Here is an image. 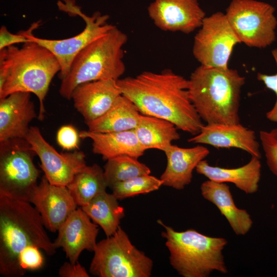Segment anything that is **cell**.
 Returning <instances> with one entry per match:
<instances>
[{
	"mask_svg": "<svg viewBox=\"0 0 277 277\" xmlns=\"http://www.w3.org/2000/svg\"><path fill=\"white\" fill-rule=\"evenodd\" d=\"M25 139L38 156L40 167L51 184L67 187L86 166V156L83 151L58 152L45 140L36 126L30 127Z\"/></svg>",
	"mask_w": 277,
	"mask_h": 277,
	"instance_id": "12",
	"label": "cell"
},
{
	"mask_svg": "<svg viewBox=\"0 0 277 277\" xmlns=\"http://www.w3.org/2000/svg\"><path fill=\"white\" fill-rule=\"evenodd\" d=\"M164 152L167 165L160 177L163 185L182 190L191 182L193 170L210 151L207 148L199 145L183 148L172 144Z\"/></svg>",
	"mask_w": 277,
	"mask_h": 277,
	"instance_id": "19",
	"label": "cell"
},
{
	"mask_svg": "<svg viewBox=\"0 0 277 277\" xmlns=\"http://www.w3.org/2000/svg\"><path fill=\"white\" fill-rule=\"evenodd\" d=\"M163 185L161 179L149 174L141 175L117 183L110 188L112 193L120 200L140 194H146L158 190Z\"/></svg>",
	"mask_w": 277,
	"mask_h": 277,
	"instance_id": "28",
	"label": "cell"
},
{
	"mask_svg": "<svg viewBox=\"0 0 277 277\" xmlns=\"http://www.w3.org/2000/svg\"><path fill=\"white\" fill-rule=\"evenodd\" d=\"M79 134L71 125L61 127L56 134V141L63 149L71 150L78 148Z\"/></svg>",
	"mask_w": 277,
	"mask_h": 277,
	"instance_id": "32",
	"label": "cell"
},
{
	"mask_svg": "<svg viewBox=\"0 0 277 277\" xmlns=\"http://www.w3.org/2000/svg\"><path fill=\"white\" fill-rule=\"evenodd\" d=\"M147 10L154 24L164 31L190 33L206 17L197 0H154Z\"/></svg>",
	"mask_w": 277,
	"mask_h": 277,
	"instance_id": "13",
	"label": "cell"
},
{
	"mask_svg": "<svg viewBox=\"0 0 277 277\" xmlns=\"http://www.w3.org/2000/svg\"><path fill=\"white\" fill-rule=\"evenodd\" d=\"M39 249L35 246H29L20 254L19 265L26 272L28 270L38 269L43 266L44 258Z\"/></svg>",
	"mask_w": 277,
	"mask_h": 277,
	"instance_id": "30",
	"label": "cell"
},
{
	"mask_svg": "<svg viewBox=\"0 0 277 277\" xmlns=\"http://www.w3.org/2000/svg\"><path fill=\"white\" fill-rule=\"evenodd\" d=\"M29 202L39 212L45 228L52 232L57 231L77 208L67 187L51 184L45 175L31 193Z\"/></svg>",
	"mask_w": 277,
	"mask_h": 277,
	"instance_id": "14",
	"label": "cell"
},
{
	"mask_svg": "<svg viewBox=\"0 0 277 277\" xmlns=\"http://www.w3.org/2000/svg\"><path fill=\"white\" fill-rule=\"evenodd\" d=\"M157 223L169 252L170 264L183 277H208L213 271L226 274L228 269L223 251L228 242L223 238L212 237L190 229L175 231L161 220Z\"/></svg>",
	"mask_w": 277,
	"mask_h": 277,
	"instance_id": "5",
	"label": "cell"
},
{
	"mask_svg": "<svg viewBox=\"0 0 277 277\" xmlns=\"http://www.w3.org/2000/svg\"><path fill=\"white\" fill-rule=\"evenodd\" d=\"M53 242L56 248L61 247L71 263L78 262L84 250L94 251L98 233V225L81 208L75 209L58 230Z\"/></svg>",
	"mask_w": 277,
	"mask_h": 277,
	"instance_id": "15",
	"label": "cell"
},
{
	"mask_svg": "<svg viewBox=\"0 0 277 277\" xmlns=\"http://www.w3.org/2000/svg\"><path fill=\"white\" fill-rule=\"evenodd\" d=\"M117 83L122 94L142 114L167 120L193 135L204 126L190 98L188 80L170 69L144 71L134 77L120 78Z\"/></svg>",
	"mask_w": 277,
	"mask_h": 277,
	"instance_id": "1",
	"label": "cell"
},
{
	"mask_svg": "<svg viewBox=\"0 0 277 277\" xmlns=\"http://www.w3.org/2000/svg\"><path fill=\"white\" fill-rule=\"evenodd\" d=\"M81 138L92 141V152L102 155L104 161L122 155L138 158L145 149L140 142L134 130L114 132H94L81 131Z\"/></svg>",
	"mask_w": 277,
	"mask_h": 277,
	"instance_id": "21",
	"label": "cell"
},
{
	"mask_svg": "<svg viewBox=\"0 0 277 277\" xmlns=\"http://www.w3.org/2000/svg\"><path fill=\"white\" fill-rule=\"evenodd\" d=\"M58 275L61 277H89L84 267L78 262L73 264L65 262L60 268Z\"/></svg>",
	"mask_w": 277,
	"mask_h": 277,
	"instance_id": "34",
	"label": "cell"
},
{
	"mask_svg": "<svg viewBox=\"0 0 277 277\" xmlns=\"http://www.w3.org/2000/svg\"><path fill=\"white\" fill-rule=\"evenodd\" d=\"M137 159L122 155L107 160L104 172L108 187L137 176L150 174L149 168Z\"/></svg>",
	"mask_w": 277,
	"mask_h": 277,
	"instance_id": "27",
	"label": "cell"
},
{
	"mask_svg": "<svg viewBox=\"0 0 277 277\" xmlns=\"http://www.w3.org/2000/svg\"><path fill=\"white\" fill-rule=\"evenodd\" d=\"M36 117L30 93L15 92L0 98V142L25 138L30 123Z\"/></svg>",
	"mask_w": 277,
	"mask_h": 277,
	"instance_id": "18",
	"label": "cell"
},
{
	"mask_svg": "<svg viewBox=\"0 0 277 277\" xmlns=\"http://www.w3.org/2000/svg\"><path fill=\"white\" fill-rule=\"evenodd\" d=\"M239 43L225 13L217 12L204 18L194 36L192 52L201 65L226 69Z\"/></svg>",
	"mask_w": 277,
	"mask_h": 277,
	"instance_id": "11",
	"label": "cell"
},
{
	"mask_svg": "<svg viewBox=\"0 0 277 277\" xmlns=\"http://www.w3.org/2000/svg\"><path fill=\"white\" fill-rule=\"evenodd\" d=\"M35 155L25 138L0 142V195L29 202L38 184L39 171L33 163Z\"/></svg>",
	"mask_w": 277,
	"mask_h": 277,
	"instance_id": "8",
	"label": "cell"
},
{
	"mask_svg": "<svg viewBox=\"0 0 277 277\" xmlns=\"http://www.w3.org/2000/svg\"><path fill=\"white\" fill-rule=\"evenodd\" d=\"M177 129L167 120L142 114L134 130L145 150L156 149L164 152L173 141L180 139Z\"/></svg>",
	"mask_w": 277,
	"mask_h": 277,
	"instance_id": "24",
	"label": "cell"
},
{
	"mask_svg": "<svg viewBox=\"0 0 277 277\" xmlns=\"http://www.w3.org/2000/svg\"><path fill=\"white\" fill-rule=\"evenodd\" d=\"M195 170L208 180L220 183H231L246 194H253L259 189L261 176L260 159L251 156L245 165L233 168L210 165L206 160L201 161Z\"/></svg>",
	"mask_w": 277,
	"mask_h": 277,
	"instance_id": "22",
	"label": "cell"
},
{
	"mask_svg": "<svg viewBox=\"0 0 277 277\" xmlns=\"http://www.w3.org/2000/svg\"><path fill=\"white\" fill-rule=\"evenodd\" d=\"M271 53L277 66V48L273 49ZM257 78L262 82L267 88L272 90L275 94L276 97L275 103L272 109L266 113V116L270 121L277 123V72L273 75L258 73Z\"/></svg>",
	"mask_w": 277,
	"mask_h": 277,
	"instance_id": "31",
	"label": "cell"
},
{
	"mask_svg": "<svg viewBox=\"0 0 277 277\" xmlns=\"http://www.w3.org/2000/svg\"><path fill=\"white\" fill-rule=\"evenodd\" d=\"M245 77L229 67L200 65L188 79L190 98L207 124H239L242 88Z\"/></svg>",
	"mask_w": 277,
	"mask_h": 277,
	"instance_id": "4",
	"label": "cell"
},
{
	"mask_svg": "<svg viewBox=\"0 0 277 277\" xmlns=\"http://www.w3.org/2000/svg\"><path fill=\"white\" fill-rule=\"evenodd\" d=\"M29 202L0 195V274L20 277L26 273L19 257L29 246L51 256L57 249L45 230L41 216Z\"/></svg>",
	"mask_w": 277,
	"mask_h": 277,
	"instance_id": "2",
	"label": "cell"
},
{
	"mask_svg": "<svg viewBox=\"0 0 277 277\" xmlns=\"http://www.w3.org/2000/svg\"><path fill=\"white\" fill-rule=\"evenodd\" d=\"M81 208L93 222L102 228L107 237L116 231L125 216L124 209L120 205L118 199L112 193L106 191L96 196Z\"/></svg>",
	"mask_w": 277,
	"mask_h": 277,
	"instance_id": "25",
	"label": "cell"
},
{
	"mask_svg": "<svg viewBox=\"0 0 277 277\" xmlns=\"http://www.w3.org/2000/svg\"><path fill=\"white\" fill-rule=\"evenodd\" d=\"M74 202L81 207L97 195L106 191L108 186L104 169L98 165L86 166L67 186Z\"/></svg>",
	"mask_w": 277,
	"mask_h": 277,
	"instance_id": "26",
	"label": "cell"
},
{
	"mask_svg": "<svg viewBox=\"0 0 277 277\" xmlns=\"http://www.w3.org/2000/svg\"><path fill=\"white\" fill-rule=\"evenodd\" d=\"M29 40L21 31L17 34H13L9 32L7 27L3 26L0 29V50L15 44L25 43Z\"/></svg>",
	"mask_w": 277,
	"mask_h": 277,
	"instance_id": "33",
	"label": "cell"
},
{
	"mask_svg": "<svg viewBox=\"0 0 277 277\" xmlns=\"http://www.w3.org/2000/svg\"><path fill=\"white\" fill-rule=\"evenodd\" d=\"M259 136L267 165L271 172L277 176V128L269 131L261 130Z\"/></svg>",
	"mask_w": 277,
	"mask_h": 277,
	"instance_id": "29",
	"label": "cell"
},
{
	"mask_svg": "<svg viewBox=\"0 0 277 277\" xmlns=\"http://www.w3.org/2000/svg\"><path fill=\"white\" fill-rule=\"evenodd\" d=\"M141 114L134 104L122 94L104 114L86 124L88 130L94 132L127 131L136 128Z\"/></svg>",
	"mask_w": 277,
	"mask_h": 277,
	"instance_id": "23",
	"label": "cell"
},
{
	"mask_svg": "<svg viewBox=\"0 0 277 277\" xmlns=\"http://www.w3.org/2000/svg\"><path fill=\"white\" fill-rule=\"evenodd\" d=\"M89 272L98 277H149L152 260L133 245L119 226L116 231L97 243Z\"/></svg>",
	"mask_w": 277,
	"mask_h": 277,
	"instance_id": "7",
	"label": "cell"
},
{
	"mask_svg": "<svg viewBox=\"0 0 277 277\" xmlns=\"http://www.w3.org/2000/svg\"><path fill=\"white\" fill-rule=\"evenodd\" d=\"M127 39V35L115 26L84 48L74 59L67 76L61 80V95L70 100L73 91L80 84L120 79L126 70L123 47Z\"/></svg>",
	"mask_w": 277,
	"mask_h": 277,
	"instance_id": "6",
	"label": "cell"
},
{
	"mask_svg": "<svg viewBox=\"0 0 277 277\" xmlns=\"http://www.w3.org/2000/svg\"><path fill=\"white\" fill-rule=\"evenodd\" d=\"M121 95L117 80L107 79L79 85L73 91L71 99L87 123L104 114Z\"/></svg>",
	"mask_w": 277,
	"mask_h": 277,
	"instance_id": "17",
	"label": "cell"
},
{
	"mask_svg": "<svg viewBox=\"0 0 277 277\" xmlns=\"http://www.w3.org/2000/svg\"><path fill=\"white\" fill-rule=\"evenodd\" d=\"M188 142L206 144L216 148H238L251 156L261 158L260 145L254 131L241 123L206 124L198 134L189 138Z\"/></svg>",
	"mask_w": 277,
	"mask_h": 277,
	"instance_id": "16",
	"label": "cell"
},
{
	"mask_svg": "<svg viewBox=\"0 0 277 277\" xmlns=\"http://www.w3.org/2000/svg\"><path fill=\"white\" fill-rule=\"evenodd\" d=\"M201 192L205 200L218 208L235 234L244 235L250 231L253 224L251 217L246 210L236 207L226 183L208 180L201 184Z\"/></svg>",
	"mask_w": 277,
	"mask_h": 277,
	"instance_id": "20",
	"label": "cell"
},
{
	"mask_svg": "<svg viewBox=\"0 0 277 277\" xmlns=\"http://www.w3.org/2000/svg\"><path fill=\"white\" fill-rule=\"evenodd\" d=\"M274 12V7L267 3L232 0L225 15L241 43L265 48L276 39L277 19Z\"/></svg>",
	"mask_w": 277,
	"mask_h": 277,
	"instance_id": "9",
	"label": "cell"
},
{
	"mask_svg": "<svg viewBox=\"0 0 277 277\" xmlns=\"http://www.w3.org/2000/svg\"><path fill=\"white\" fill-rule=\"evenodd\" d=\"M68 6L69 9H65L66 10L79 15L85 22V28L79 34L63 39L39 38L32 33V31L38 26V23L32 24L28 30L22 31L29 40L37 43L53 54L61 66L58 74L61 80L67 76L74 59L81 51L115 27L107 23L108 15L95 12L92 16H88L76 7Z\"/></svg>",
	"mask_w": 277,
	"mask_h": 277,
	"instance_id": "10",
	"label": "cell"
},
{
	"mask_svg": "<svg viewBox=\"0 0 277 277\" xmlns=\"http://www.w3.org/2000/svg\"><path fill=\"white\" fill-rule=\"evenodd\" d=\"M61 71L48 49L30 41L21 48L14 45L0 50V98L15 92L33 93L39 101L38 119L44 118V100L50 83Z\"/></svg>",
	"mask_w": 277,
	"mask_h": 277,
	"instance_id": "3",
	"label": "cell"
}]
</instances>
